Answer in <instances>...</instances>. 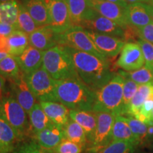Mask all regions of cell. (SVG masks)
I'll list each match as a JSON object with an SVG mask.
<instances>
[{
  "label": "cell",
  "instance_id": "10",
  "mask_svg": "<svg viewBox=\"0 0 153 153\" xmlns=\"http://www.w3.org/2000/svg\"><path fill=\"white\" fill-rule=\"evenodd\" d=\"M85 31L99 51L108 58L117 56L126 43L122 39L114 36L97 33L87 28H85Z\"/></svg>",
  "mask_w": 153,
  "mask_h": 153
},
{
  "label": "cell",
  "instance_id": "11",
  "mask_svg": "<svg viewBox=\"0 0 153 153\" xmlns=\"http://www.w3.org/2000/svg\"><path fill=\"white\" fill-rule=\"evenodd\" d=\"M96 113L97 117V128L94 140L89 147L103 148L111 143V131L116 116L106 112Z\"/></svg>",
  "mask_w": 153,
  "mask_h": 153
},
{
  "label": "cell",
  "instance_id": "47",
  "mask_svg": "<svg viewBox=\"0 0 153 153\" xmlns=\"http://www.w3.org/2000/svg\"><path fill=\"white\" fill-rule=\"evenodd\" d=\"M150 120H153V107H152V111H151V115H150Z\"/></svg>",
  "mask_w": 153,
  "mask_h": 153
},
{
  "label": "cell",
  "instance_id": "41",
  "mask_svg": "<svg viewBox=\"0 0 153 153\" xmlns=\"http://www.w3.org/2000/svg\"><path fill=\"white\" fill-rule=\"evenodd\" d=\"M15 30H17V27L16 26L0 23V36L8 37Z\"/></svg>",
  "mask_w": 153,
  "mask_h": 153
},
{
  "label": "cell",
  "instance_id": "4",
  "mask_svg": "<svg viewBox=\"0 0 153 153\" xmlns=\"http://www.w3.org/2000/svg\"><path fill=\"white\" fill-rule=\"evenodd\" d=\"M42 67L55 80L79 79L72 58L62 45L44 52Z\"/></svg>",
  "mask_w": 153,
  "mask_h": 153
},
{
  "label": "cell",
  "instance_id": "30",
  "mask_svg": "<svg viewBox=\"0 0 153 153\" xmlns=\"http://www.w3.org/2000/svg\"><path fill=\"white\" fill-rule=\"evenodd\" d=\"M19 10V4L16 0L0 3V23L14 25L17 27Z\"/></svg>",
  "mask_w": 153,
  "mask_h": 153
},
{
  "label": "cell",
  "instance_id": "17",
  "mask_svg": "<svg viewBox=\"0 0 153 153\" xmlns=\"http://www.w3.org/2000/svg\"><path fill=\"white\" fill-rule=\"evenodd\" d=\"M81 26L87 29L92 30L97 33L120 38L123 41V28L113 21L101 16L100 14L92 20L83 23Z\"/></svg>",
  "mask_w": 153,
  "mask_h": 153
},
{
  "label": "cell",
  "instance_id": "38",
  "mask_svg": "<svg viewBox=\"0 0 153 153\" xmlns=\"http://www.w3.org/2000/svg\"><path fill=\"white\" fill-rule=\"evenodd\" d=\"M84 148L79 145L65 139L53 150V153H82Z\"/></svg>",
  "mask_w": 153,
  "mask_h": 153
},
{
  "label": "cell",
  "instance_id": "29",
  "mask_svg": "<svg viewBox=\"0 0 153 153\" xmlns=\"http://www.w3.org/2000/svg\"><path fill=\"white\" fill-rule=\"evenodd\" d=\"M136 145L126 141H113L103 148L89 147L86 153H134Z\"/></svg>",
  "mask_w": 153,
  "mask_h": 153
},
{
  "label": "cell",
  "instance_id": "49",
  "mask_svg": "<svg viewBox=\"0 0 153 153\" xmlns=\"http://www.w3.org/2000/svg\"><path fill=\"white\" fill-rule=\"evenodd\" d=\"M152 20H153V4L152 6Z\"/></svg>",
  "mask_w": 153,
  "mask_h": 153
},
{
  "label": "cell",
  "instance_id": "39",
  "mask_svg": "<svg viewBox=\"0 0 153 153\" xmlns=\"http://www.w3.org/2000/svg\"><path fill=\"white\" fill-rule=\"evenodd\" d=\"M139 38L153 43V22L138 29Z\"/></svg>",
  "mask_w": 153,
  "mask_h": 153
},
{
  "label": "cell",
  "instance_id": "5",
  "mask_svg": "<svg viewBox=\"0 0 153 153\" xmlns=\"http://www.w3.org/2000/svg\"><path fill=\"white\" fill-rule=\"evenodd\" d=\"M27 114L9 90H6L0 102V116L14 130L21 141L29 135L32 136Z\"/></svg>",
  "mask_w": 153,
  "mask_h": 153
},
{
  "label": "cell",
  "instance_id": "34",
  "mask_svg": "<svg viewBox=\"0 0 153 153\" xmlns=\"http://www.w3.org/2000/svg\"><path fill=\"white\" fill-rule=\"evenodd\" d=\"M16 26L18 30H22L24 33H27L28 35H29L30 33H31L38 28V26L30 16L29 13L25 8L23 4H19V10Z\"/></svg>",
  "mask_w": 153,
  "mask_h": 153
},
{
  "label": "cell",
  "instance_id": "20",
  "mask_svg": "<svg viewBox=\"0 0 153 153\" xmlns=\"http://www.w3.org/2000/svg\"><path fill=\"white\" fill-rule=\"evenodd\" d=\"M30 46L41 51H45L57 45L56 33L50 25L38 27L28 35Z\"/></svg>",
  "mask_w": 153,
  "mask_h": 153
},
{
  "label": "cell",
  "instance_id": "23",
  "mask_svg": "<svg viewBox=\"0 0 153 153\" xmlns=\"http://www.w3.org/2000/svg\"><path fill=\"white\" fill-rule=\"evenodd\" d=\"M20 142L14 130L0 116V153H12Z\"/></svg>",
  "mask_w": 153,
  "mask_h": 153
},
{
  "label": "cell",
  "instance_id": "33",
  "mask_svg": "<svg viewBox=\"0 0 153 153\" xmlns=\"http://www.w3.org/2000/svg\"><path fill=\"white\" fill-rule=\"evenodd\" d=\"M118 74L123 76L124 78H128L133 80L139 85L153 83V72L145 66H143V68L135 71L127 72L120 70L118 72Z\"/></svg>",
  "mask_w": 153,
  "mask_h": 153
},
{
  "label": "cell",
  "instance_id": "44",
  "mask_svg": "<svg viewBox=\"0 0 153 153\" xmlns=\"http://www.w3.org/2000/svg\"><path fill=\"white\" fill-rule=\"evenodd\" d=\"M107 1L116 4L118 5L124 9H126L128 7V3L126 1V0H107Z\"/></svg>",
  "mask_w": 153,
  "mask_h": 153
},
{
  "label": "cell",
  "instance_id": "25",
  "mask_svg": "<svg viewBox=\"0 0 153 153\" xmlns=\"http://www.w3.org/2000/svg\"><path fill=\"white\" fill-rule=\"evenodd\" d=\"M113 141H126L138 145L137 141L131 128L123 116H116L111 131V142Z\"/></svg>",
  "mask_w": 153,
  "mask_h": 153
},
{
  "label": "cell",
  "instance_id": "7",
  "mask_svg": "<svg viewBox=\"0 0 153 153\" xmlns=\"http://www.w3.org/2000/svg\"><path fill=\"white\" fill-rule=\"evenodd\" d=\"M26 80L30 91L39 103L43 101H57L56 97V80L41 67L28 75Z\"/></svg>",
  "mask_w": 153,
  "mask_h": 153
},
{
  "label": "cell",
  "instance_id": "1",
  "mask_svg": "<svg viewBox=\"0 0 153 153\" xmlns=\"http://www.w3.org/2000/svg\"><path fill=\"white\" fill-rule=\"evenodd\" d=\"M63 46L72 58L79 79L94 91L104 87L116 74L108 60L73 48Z\"/></svg>",
  "mask_w": 153,
  "mask_h": 153
},
{
  "label": "cell",
  "instance_id": "37",
  "mask_svg": "<svg viewBox=\"0 0 153 153\" xmlns=\"http://www.w3.org/2000/svg\"><path fill=\"white\" fill-rule=\"evenodd\" d=\"M137 43L142 49L145 58V66L153 72V43L140 38L137 39Z\"/></svg>",
  "mask_w": 153,
  "mask_h": 153
},
{
  "label": "cell",
  "instance_id": "27",
  "mask_svg": "<svg viewBox=\"0 0 153 153\" xmlns=\"http://www.w3.org/2000/svg\"><path fill=\"white\" fill-rule=\"evenodd\" d=\"M9 54L19 56L29 46V39L27 33L20 30H15L7 37Z\"/></svg>",
  "mask_w": 153,
  "mask_h": 153
},
{
  "label": "cell",
  "instance_id": "12",
  "mask_svg": "<svg viewBox=\"0 0 153 153\" xmlns=\"http://www.w3.org/2000/svg\"><path fill=\"white\" fill-rule=\"evenodd\" d=\"M9 82L10 93L28 114L37 103V99L28 87L26 75L22 72L18 78Z\"/></svg>",
  "mask_w": 153,
  "mask_h": 153
},
{
  "label": "cell",
  "instance_id": "18",
  "mask_svg": "<svg viewBox=\"0 0 153 153\" xmlns=\"http://www.w3.org/2000/svg\"><path fill=\"white\" fill-rule=\"evenodd\" d=\"M44 52L29 45L22 54L15 57L21 71L28 75L42 67Z\"/></svg>",
  "mask_w": 153,
  "mask_h": 153
},
{
  "label": "cell",
  "instance_id": "9",
  "mask_svg": "<svg viewBox=\"0 0 153 153\" xmlns=\"http://www.w3.org/2000/svg\"><path fill=\"white\" fill-rule=\"evenodd\" d=\"M116 65L127 72L135 71L145 66L144 55L137 42L125 43L116 62Z\"/></svg>",
  "mask_w": 153,
  "mask_h": 153
},
{
  "label": "cell",
  "instance_id": "14",
  "mask_svg": "<svg viewBox=\"0 0 153 153\" xmlns=\"http://www.w3.org/2000/svg\"><path fill=\"white\" fill-rule=\"evenodd\" d=\"M92 8L101 16L106 17L125 28L128 26L126 9L107 0H90Z\"/></svg>",
  "mask_w": 153,
  "mask_h": 153
},
{
  "label": "cell",
  "instance_id": "13",
  "mask_svg": "<svg viewBox=\"0 0 153 153\" xmlns=\"http://www.w3.org/2000/svg\"><path fill=\"white\" fill-rule=\"evenodd\" d=\"M68 7L70 19L75 26L92 20L99 14L91 7L90 0H65Z\"/></svg>",
  "mask_w": 153,
  "mask_h": 153
},
{
  "label": "cell",
  "instance_id": "40",
  "mask_svg": "<svg viewBox=\"0 0 153 153\" xmlns=\"http://www.w3.org/2000/svg\"><path fill=\"white\" fill-rule=\"evenodd\" d=\"M152 107H153V99H149L147 101H145L144 104H143V106L140 108V113L141 114L144 115L145 117L148 118V119L150 120L151 111H152Z\"/></svg>",
  "mask_w": 153,
  "mask_h": 153
},
{
  "label": "cell",
  "instance_id": "3",
  "mask_svg": "<svg viewBox=\"0 0 153 153\" xmlns=\"http://www.w3.org/2000/svg\"><path fill=\"white\" fill-rule=\"evenodd\" d=\"M125 78L116 74L108 83L96 91L92 111L123 116V91Z\"/></svg>",
  "mask_w": 153,
  "mask_h": 153
},
{
  "label": "cell",
  "instance_id": "42",
  "mask_svg": "<svg viewBox=\"0 0 153 153\" xmlns=\"http://www.w3.org/2000/svg\"><path fill=\"white\" fill-rule=\"evenodd\" d=\"M0 52L9 53L7 37H6V36H0Z\"/></svg>",
  "mask_w": 153,
  "mask_h": 153
},
{
  "label": "cell",
  "instance_id": "21",
  "mask_svg": "<svg viewBox=\"0 0 153 153\" xmlns=\"http://www.w3.org/2000/svg\"><path fill=\"white\" fill-rule=\"evenodd\" d=\"M51 121L57 126L64 128L70 117V109L58 101H43L40 103Z\"/></svg>",
  "mask_w": 153,
  "mask_h": 153
},
{
  "label": "cell",
  "instance_id": "24",
  "mask_svg": "<svg viewBox=\"0 0 153 153\" xmlns=\"http://www.w3.org/2000/svg\"><path fill=\"white\" fill-rule=\"evenodd\" d=\"M149 99H153V83L140 85L123 116L128 115L135 116L139 114L143 104Z\"/></svg>",
  "mask_w": 153,
  "mask_h": 153
},
{
  "label": "cell",
  "instance_id": "28",
  "mask_svg": "<svg viewBox=\"0 0 153 153\" xmlns=\"http://www.w3.org/2000/svg\"><path fill=\"white\" fill-rule=\"evenodd\" d=\"M63 131L66 139L79 145L84 149L88 147V140L85 131L71 118L63 128Z\"/></svg>",
  "mask_w": 153,
  "mask_h": 153
},
{
  "label": "cell",
  "instance_id": "8",
  "mask_svg": "<svg viewBox=\"0 0 153 153\" xmlns=\"http://www.w3.org/2000/svg\"><path fill=\"white\" fill-rule=\"evenodd\" d=\"M45 1L51 19L50 26L55 33H62L74 26L65 0H45Z\"/></svg>",
  "mask_w": 153,
  "mask_h": 153
},
{
  "label": "cell",
  "instance_id": "32",
  "mask_svg": "<svg viewBox=\"0 0 153 153\" xmlns=\"http://www.w3.org/2000/svg\"><path fill=\"white\" fill-rule=\"evenodd\" d=\"M123 117L131 128L138 145H144L148 143V126L131 115H128Z\"/></svg>",
  "mask_w": 153,
  "mask_h": 153
},
{
  "label": "cell",
  "instance_id": "46",
  "mask_svg": "<svg viewBox=\"0 0 153 153\" xmlns=\"http://www.w3.org/2000/svg\"><path fill=\"white\" fill-rule=\"evenodd\" d=\"M9 54L7 53H4V52H0V61H1L2 59L4 58L7 56H8Z\"/></svg>",
  "mask_w": 153,
  "mask_h": 153
},
{
  "label": "cell",
  "instance_id": "43",
  "mask_svg": "<svg viewBox=\"0 0 153 153\" xmlns=\"http://www.w3.org/2000/svg\"><path fill=\"white\" fill-rule=\"evenodd\" d=\"M6 79L0 76V102L6 92Z\"/></svg>",
  "mask_w": 153,
  "mask_h": 153
},
{
  "label": "cell",
  "instance_id": "48",
  "mask_svg": "<svg viewBox=\"0 0 153 153\" xmlns=\"http://www.w3.org/2000/svg\"><path fill=\"white\" fill-rule=\"evenodd\" d=\"M11 1V0H0V3L5 2V1Z\"/></svg>",
  "mask_w": 153,
  "mask_h": 153
},
{
  "label": "cell",
  "instance_id": "19",
  "mask_svg": "<svg viewBox=\"0 0 153 153\" xmlns=\"http://www.w3.org/2000/svg\"><path fill=\"white\" fill-rule=\"evenodd\" d=\"M70 117L79 124L85 131L88 140V147L90 146L97 128V113L93 111L70 109Z\"/></svg>",
  "mask_w": 153,
  "mask_h": 153
},
{
  "label": "cell",
  "instance_id": "16",
  "mask_svg": "<svg viewBox=\"0 0 153 153\" xmlns=\"http://www.w3.org/2000/svg\"><path fill=\"white\" fill-rule=\"evenodd\" d=\"M33 140L47 150L53 151L63 140L66 139L62 128L53 123L52 126L32 135Z\"/></svg>",
  "mask_w": 153,
  "mask_h": 153
},
{
  "label": "cell",
  "instance_id": "6",
  "mask_svg": "<svg viewBox=\"0 0 153 153\" xmlns=\"http://www.w3.org/2000/svg\"><path fill=\"white\" fill-rule=\"evenodd\" d=\"M57 45H66L99 57L104 60L108 58L102 54L86 33L85 28L81 26H73L62 33H56Z\"/></svg>",
  "mask_w": 153,
  "mask_h": 153
},
{
  "label": "cell",
  "instance_id": "36",
  "mask_svg": "<svg viewBox=\"0 0 153 153\" xmlns=\"http://www.w3.org/2000/svg\"><path fill=\"white\" fill-rule=\"evenodd\" d=\"M12 153H53L42 148L34 140L18 145Z\"/></svg>",
  "mask_w": 153,
  "mask_h": 153
},
{
  "label": "cell",
  "instance_id": "35",
  "mask_svg": "<svg viewBox=\"0 0 153 153\" xmlns=\"http://www.w3.org/2000/svg\"><path fill=\"white\" fill-rule=\"evenodd\" d=\"M138 87L139 85L137 84L136 82L128 79V78H125L123 91V116L126 114V110H127L131 100L133 99L134 95L136 93L137 89H138Z\"/></svg>",
  "mask_w": 153,
  "mask_h": 153
},
{
  "label": "cell",
  "instance_id": "22",
  "mask_svg": "<svg viewBox=\"0 0 153 153\" xmlns=\"http://www.w3.org/2000/svg\"><path fill=\"white\" fill-rule=\"evenodd\" d=\"M23 5L38 27L51 25V16L45 0H25Z\"/></svg>",
  "mask_w": 153,
  "mask_h": 153
},
{
  "label": "cell",
  "instance_id": "50",
  "mask_svg": "<svg viewBox=\"0 0 153 153\" xmlns=\"http://www.w3.org/2000/svg\"><path fill=\"white\" fill-rule=\"evenodd\" d=\"M151 148H152V150H153V140H152V144H151V147H150Z\"/></svg>",
  "mask_w": 153,
  "mask_h": 153
},
{
  "label": "cell",
  "instance_id": "2",
  "mask_svg": "<svg viewBox=\"0 0 153 153\" xmlns=\"http://www.w3.org/2000/svg\"><path fill=\"white\" fill-rule=\"evenodd\" d=\"M56 97L69 109L92 111L96 91L80 79L56 80Z\"/></svg>",
  "mask_w": 153,
  "mask_h": 153
},
{
  "label": "cell",
  "instance_id": "45",
  "mask_svg": "<svg viewBox=\"0 0 153 153\" xmlns=\"http://www.w3.org/2000/svg\"><path fill=\"white\" fill-rule=\"evenodd\" d=\"M126 1L128 3V4H133L140 2L153 4V0H126Z\"/></svg>",
  "mask_w": 153,
  "mask_h": 153
},
{
  "label": "cell",
  "instance_id": "31",
  "mask_svg": "<svg viewBox=\"0 0 153 153\" xmlns=\"http://www.w3.org/2000/svg\"><path fill=\"white\" fill-rule=\"evenodd\" d=\"M22 73L18 62L13 55H9L0 61V76L4 79L9 81L15 79Z\"/></svg>",
  "mask_w": 153,
  "mask_h": 153
},
{
  "label": "cell",
  "instance_id": "15",
  "mask_svg": "<svg viewBox=\"0 0 153 153\" xmlns=\"http://www.w3.org/2000/svg\"><path fill=\"white\" fill-rule=\"evenodd\" d=\"M152 6L150 4L141 2L128 4L126 9L128 24L139 29L153 22Z\"/></svg>",
  "mask_w": 153,
  "mask_h": 153
},
{
  "label": "cell",
  "instance_id": "26",
  "mask_svg": "<svg viewBox=\"0 0 153 153\" xmlns=\"http://www.w3.org/2000/svg\"><path fill=\"white\" fill-rule=\"evenodd\" d=\"M32 135L47 128L53 124L44 111L40 103H36L28 113Z\"/></svg>",
  "mask_w": 153,
  "mask_h": 153
}]
</instances>
